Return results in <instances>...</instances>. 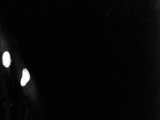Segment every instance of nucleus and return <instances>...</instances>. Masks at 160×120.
Segmentation results:
<instances>
[{
    "label": "nucleus",
    "instance_id": "f257e3e1",
    "mask_svg": "<svg viewBox=\"0 0 160 120\" xmlns=\"http://www.w3.org/2000/svg\"><path fill=\"white\" fill-rule=\"evenodd\" d=\"M30 76L29 73L27 69H24L23 71V76L21 80V85L22 86H24L28 82L29 80Z\"/></svg>",
    "mask_w": 160,
    "mask_h": 120
},
{
    "label": "nucleus",
    "instance_id": "f03ea898",
    "mask_svg": "<svg viewBox=\"0 0 160 120\" xmlns=\"http://www.w3.org/2000/svg\"><path fill=\"white\" fill-rule=\"evenodd\" d=\"M11 57L8 51H6L3 53V65L6 67H8L11 64Z\"/></svg>",
    "mask_w": 160,
    "mask_h": 120
}]
</instances>
